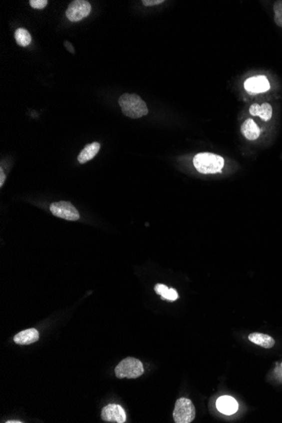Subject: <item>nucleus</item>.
<instances>
[{"instance_id":"obj_18","label":"nucleus","mask_w":282,"mask_h":423,"mask_svg":"<svg viewBox=\"0 0 282 423\" xmlns=\"http://www.w3.org/2000/svg\"><path fill=\"white\" fill-rule=\"evenodd\" d=\"M29 3L33 8L41 9V8H45L47 5L48 1L47 0H30Z\"/></svg>"},{"instance_id":"obj_21","label":"nucleus","mask_w":282,"mask_h":423,"mask_svg":"<svg viewBox=\"0 0 282 423\" xmlns=\"http://www.w3.org/2000/svg\"><path fill=\"white\" fill-rule=\"evenodd\" d=\"M0 178H1V180H0V187H2V186L3 185L4 181H5V175L3 173V171L2 168L0 169Z\"/></svg>"},{"instance_id":"obj_7","label":"nucleus","mask_w":282,"mask_h":423,"mask_svg":"<svg viewBox=\"0 0 282 423\" xmlns=\"http://www.w3.org/2000/svg\"><path fill=\"white\" fill-rule=\"evenodd\" d=\"M126 418L125 411L119 405H107L101 411V419L107 423H123Z\"/></svg>"},{"instance_id":"obj_10","label":"nucleus","mask_w":282,"mask_h":423,"mask_svg":"<svg viewBox=\"0 0 282 423\" xmlns=\"http://www.w3.org/2000/svg\"><path fill=\"white\" fill-rule=\"evenodd\" d=\"M38 331L32 328L16 334L14 337V342L17 345H30L38 341Z\"/></svg>"},{"instance_id":"obj_5","label":"nucleus","mask_w":282,"mask_h":423,"mask_svg":"<svg viewBox=\"0 0 282 423\" xmlns=\"http://www.w3.org/2000/svg\"><path fill=\"white\" fill-rule=\"evenodd\" d=\"M50 210L53 216L67 221H78L80 219V213L76 208L67 201L52 203Z\"/></svg>"},{"instance_id":"obj_19","label":"nucleus","mask_w":282,"mask_h":423,"mask_svg":"<svg viewBox=\"0 0 282 423\" xmlns=\"http://www.w3.org/2000/svg\"><path fill=\"white\" fill-rule=\"evenodd\" d=\"M168 287L167 286H165V285L162 284H156V287H155V291H156V293L157 294H159L161 297L162 296H164L165 293L168 291Z\"/></svg>"},{"instance_id":"obj_14","label":"nucleus","mask_w":282,"mask_h":423,"mask_svg":"<svg viewBox=\"0 0 282 423\" xmlns=\"http://www.w3.org/2000/svg\"><path fill=\"white\" fill-rule=\"evenodd\" d=\"M101 148V145L97 142H93L85 146L80 155L78 156V161L81 164L85 163L87 161H91L98 153Z\"/></svg>"},{"instance_id":"obj_12","label":"nucleus","mask_w":282,"mask_h":423,"mask_svg":"<svg viewBox=\"0 0 282 423\" xmlns=\"http://www.w3.org/2000/svg\"><path fill=\"white\" fill-rule=\"evenodd\" d=\"M242 134L249 140H255L261 135V128L255 123L252 118H249L242 124Z\"/></svg>"},{"instance_id":"obj_2","label":"nucleus","mask_w":282,"mask_h":423,"mask_svg":"<svg viewBox=\"0 0 282 423\" xmlns=\"http://www.w3.org/2000/svg\"><path fill=\"white\" fill-rule=\"evenodd\" d=\"M193 161L198 172L203 174L218 173L224 167V159L222 156L208 152L197 154Z\"/></svg>"},{"instance_id":"obj_1","label":"nucleus","mask_w":282,"mask_h":423,"mask_svg":"<svg viewBox=\"0 0 282 423\" xmlns=\"http://www.w3.org/2000/svg\"><path fill=\"white\" fill-rule=\"evenodd\" d=\"M118 104L123 114L130 118H140L148 114L147 105L136 94H123L118 99Z\"/></svg>"},{"instance_id":"obj_15","label":"nucleus","mask_w":282,"mask_h":423,"mask_svg":"<svg viewBox=\"0 0 282 423\" xmlns=\"http://www.w3.org/2000/svg\"><path fill=\"white\" fill-rule=\"evenodd\" d=\"M14 37L17 44L21 46H26L30 43L31 41V36L27 30L23 29V28H19L17 29L16 31L14 33Z\"/></svg>"},{"instance_id":"obj_11","label":"nucleus","mask_w":282,"mask_h":423,"mask_svg":"<svg viewBox=\"0 0 282 423\" xmlns=\"http://www.w3.org/2000/svg\"><path fill=\"white\" fill-rule=\"evenodd\" d=\"M272 112H273L272 107L271 106V104L267 103V102L263 103L262 105H259L257 103L253 104L250 107V114L253 115V116H259L262 120L266 121V122L272 119Z\"/></svg>"},{"instance_id":"obj_23","label":"nucleus","mask_w":282,"mask_h":423,"mask_svg":"<svg viewBox=\"0 0 282 423\" xmlns=\"http://www.w3.org/2000/svg\"></svg>"},{"instance_id":"obj_8","label":"nucleus","mask_w":282,"mask_h":423,"mask_svg":"<svg viewBox=\"0 0 282 423\" xmlns=\"http://www.w3.org/2000/svg\"><path fill=\"white\" fill-rule=\"evenodd\" d=\"M244 88L248 92L258 93L266 92L270 90L271 85L270 82L266 76L259 75V76L251 77L247 79L244 83Z\"/></svg>"},{"instance_id":"obj_17","label":"nucleus","mask_w":282,"mask_h":423,"mask_svg":"<svg viewBox=\"0 0 282 423\" xmlns=\"http://www.w3.org/2000/svg\"><path fill=\"white\" fill-rule=\"evenodd\" d=\"M162 298L163 300H168L171 301V302L176 301L178 298V292L173 288H169L168 291L165 293L164 296H162Z\"/></svg>"},{"instance_id":"obj_3","label":"nucleus","mask_w":282,"mask_h":423,"mask_svg":"<svg viewBox=\"0 0 282 423\" xmlns=\"http://www.w3.org/2000/svg\"><path fill=\"white\" fill-rule=\"evenodd\" d=\"M144 374V367L136 358H127L116 367L115 375L118 379H137Z\"/></svg>"},{"instance_id":"obj_9","label":"nucleus","mask_w":282,"mask_h":423,"mask_svg":"<svg viewBox=\"0 0 282 423\" xmlns=\"http://www.w3.org/2000/svg\"><path fill=\"white\" fill-rule=\"evenodd\" d=\"M217 407L220 413L225 415H233L239 409V404L232 396H221L217 401Z\"/></svg>"},{"instance_id":"obj_4","label":"nucleus","mask_w":282,"mask_h":423,"mask_svg":"<svg viewBox=\"0 0 282 423\" xmlns=\"http://www.w3.org/2000/svg\"><path fill=\"white\" fill-rule=\"evenodd\" d=\"M195 408L189 399L180 398L176 402L173 419L176 423H190L195 420Z\"/></svg>"},{"instance_id":"obj_20","label":"nucleus","mask_w":282,"mask_h":423,"mask_svg":"<svg viewBox=\"0 0 282 423\" xmlns=\"http://www.w3.org/2000/svg\"><path fill=\"white\" fill-rule=\"evenodd\" d=\"M142 3L145 6L158 5L164 3V0H143Z\"/></svg>"},{"instance_id":"obj_22","label":"nucleus","mask_w":282,"mask_h":423,"mask_svg":"<svg viewBox=\"0 0 282 423\" xmlns=\"http://www.w3.org/2000/svg\"><path fill=\"white\" fill-rule=\"evenodd\" d=\"M7 423H21L22 422H19V421H8V422H6Z\"/></svg>"},{"instance_id":"obj_13","label":"nucleus","mask_w":282,"mask_h":423,"mask_svg":"<svg viewBox=\"0 0 282 423\" xmlns=\"http://www.w3.org/2000/svg\"><path fill=\"white\" fill-rule=\"evenodd\" d=\"M249 340L253 343L263 347V348H266V349L272 348L276 344V342L272 336L266 335V334L258 333V332L250 334L249 336Z\"/></svg>"},{"instance_id":"obj_6","label":"nucleus","mask_w":282,"mask_h":423,"mask_svg":"<svg viewBox=\"0 0 282 423\" xmlns=\"http://www.w3.org/2000/svg\"><path fill=\"white\" fill-rule=\"evenodd\" d=\"M91 11V3L85 0H74L66 10V16L72 22L80 21Z\"/></svg>"},{"instance_id":"obj_16","label":"nucleus","mask_w":282,"mask_h":423,"mask_svg":"<svg viewBox=\"0 0 282 423\" xmlns=\"http://www.w3.org/2000/svg\"><path fill=\"white\" fill-rule=\"evenodd\" d=\"M275 21L282 28V1H277L274 4Z\"/></svg>"}]
</instances>
